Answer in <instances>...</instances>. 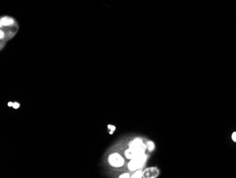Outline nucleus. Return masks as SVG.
I'll list each match as a JSON object with an SVG mask.
<instances>
[{"label": "nucleus", "mask_w": 236, "mask_h": 178, "mask_svg": "<svg viewBox=\"0 0 236 178\" xmlns=\"http://www.w3.org/2000/svg\"><path fill=\"white\" fill-rule=\"evenodd\" d=\"M107 129H110V134H112L114 133V131H115V129H116V127L115 126H113V125L109 124L107 126Z\"/></svg>", "instance_id": "9"}, {"label": "nucleus", "mask_w": 236, "mask_h": 178, "mask_svg": "<svg viewBox=\"0 0 236 178\" xmlns=\"http://www.w3.org/2000/svg\"><path fill=\"white\" fill-rule=\"evenodd\" d=\"M147 158L148 156L144 153L137 158L131 159L127 164L128 169L130 171H136V170L142 169L147 162Z\"/></svg>", "instance_id": "1"}, {"label": "nucleus", "mask_w": 236, "mask_h": 178, "mask_svg": "<svg viewBox=\"0 0 236 178\" xmlns=\"http://www.w3.org/2000/svg\"><path fill=\"white\" fill-rule=\"evenodd\" d=\"M13 105H14V102H9V103H8V106H9V107H13Z\"/></svg>", "instance_id": "13"}, {"label": "nucleus", "mask_w": 236, "mask_h": 178, "mask_svg": "<svg viewBox=\"0 0 236 178\" xmlns=\"http://www.w3.org/2000/svg\"><path fill=\"white\" fill-rule=\"evenodd\" d=\"M146 148H131L129 147L127 150H125V155L127 159L131 160L133 158H137L145 153Z\"/></svg>", "instance_id": "3"}, {"label": "nucleus", "mask_w": 236, "mask_h": 178, "mask_svg": "<svg viewBox=\"0 0 236 178\" xmlns=\"http://www.w3.org/2000/svg\"><path fill=\"white\" fill-rule=\"evenodd\" d=\"M131 177L132 178H141L143 177V171L141 169L136 170V172L133 175H131Z\"/></svg>", "instance_id": "8"}, {"label": "nucleus", "mask_w": 236, "mask_h": 178, "mask_svg": "<svg viewBox=\"0 0 236 178\" xmlns=\"http://www.w3.org/2000/svg\"><path fill=\"white\" fill-rule=\"evenodd\" d=\"M17 25V21L14 18L8 16L1 17L0 19V27H11Z\"/></svg>", "instance_id": "5"}, {"label": "nucleus", "mask_w": 236, "mask_h": 178, "mask_svg": "<svg viewBox=\"0 0 236 178\" xmlns=\"http://www.w3.org/2000/svg\"><path fill=\"white\" fill-rule=\"evenodd\" d=\"M119 177L120 178H129V177H131V175H130L129 173L125 172V173H122V174L120 175L119 176Z\"/></svg>", "instance_id": "10"}, {"label": "nucleus", "mask_w": 236, "mask_h": 178, "mask_svg": "<svg viewBox=\"0 0 236 178\" xmlns=\"http://www.w3.org/2000/svg\"><path fill=\"white\" fill-rule=\"evenodd\" d=\"M12 107L14 109H19V107H20V104H19V102H14V105H13Z\"/></svg>", "instance_id": "11"}, {"label": "nucleus", "mask_w": 236, "mask_h": 178, "mask_svg": "<svg viewBox=\"0 0 236 178\" xmlns=\"http://www.w3.org/2000/svg\"><path fill=\"white\" fill-rule=\"evenodd\" d=\"M232 139L234 142H236V132H234L232 134Z\"/></svg>", "instance_id": "12"}, {"label": "nucleus", "mask_w": 236, "mask_h": 178, "mask_svg": "<svg viewBox=\"0 0 236 178\" xmlns=\"http://www.w3.org/2000/svg\"><path fill=\"white\" fill-rule=\"evenodd\" d=\"M108 163L113 168H121L125 165V159L120 153H112L108 156Z\"/></svg>", "instance_id": "2"}, {"label": "nucleus", "mask_w": 236, "mask_h": 178, "mask_svg": "<svg viewBox=\"0 0 236 178\" xmlns=\"http://www.w3.org/2000/svg\"><path fill=\"white\" fill-rule=\"evenodd\" d=\"M146 145H147V150H149V152H152L153 151L154 149H155V144L153 141H147V143H146Z\"/></svg>", "instance_id": "7"}, {"label": "nucleus", "mask_w": 236, "mask_h": 178, "mask_svg": "<svg viewBox=\"0 0 236 178\" xmlns=\"http://www.w3.org/2000/svg\"><path fill=\"white\" fill-rule=\"evenodd\" d=\"M160 174V170L156 167H150L143 170V177L155 178Z\"/></svg>", "instance_id": "4"}, {"label": "nucleus", "mask_w": 236, "mask_h": 178, "mask_svg": "<svg viewBox=\"0 0 236 178\" xmlns=\"http://www.w3.org/2000/svg\"><path fill=\"white\" fill-rule=\"evenodd\" d=\"M129 147L131 148H146L147 150V145L143 142L141 138H135L129 142Z\"/></svg>", "instance_id": "6"}]
</instances>
